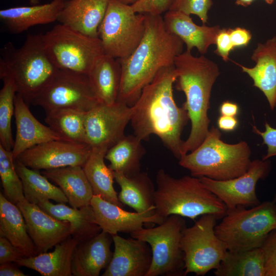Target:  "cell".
Returning <instances> with one entry per match:
<instances>
[{
  "instance_id": "681fc988",
  "label": "cell",
  "mask_w": 276,
  "mask_h": 276,
  "mask_svg": "<svg viewBox=\"0 0 276 276\" xmlns=\"http://www.w3.org/2000/svg\"><path fill=\"white\" fill-rule=\"evenodd\" d=\"M120 1L126 4L131 5L135 3L138 0H120Z\"/></svg>"
},
{
  "instance_id": "3957f363",
  "label": "cell",
  "mask_w": 276,
  "mask_h": 276,
  "mask_svg": "<svg viewBox=\"0 0 276 276\" xmlns=\"http://www.w3.org/2000/svg\"><path fill=\"white\" fill-rule=\"evenodd\" d=\"M174 65L177 73L175 87L186 96L182 105L191 123L190 134L182 146V156L198 147L209 132L211 91L220 72L215 62L203 55L195 57L188 50L175 58Z\"/></svg>"
},
{
  "instance_id": "f35d334b",
  "label": "cell",
  "mask_w": 276,
  "mask_h": 276,
  "mask_svg": "<svg viewBox=\"0 0 276 276\" xmlns=\"http://www.w3.org/2000/svg\"><path fill=\"white\" fill-rule=\"evenodd\" d=\"M174 0H138L131 5L133 10L137 13L161 15L169 11Z\"/></svg>"
},
{
  "instance_id": "6da1fadb",
  "label": "cell",
  "mask_w": 276,
  "mask_h": 276,
  "mask_svg": "<svg viewBox=\"0 0 276 276\" xmlns=\"http://www.w3.org/2000/svg\"><path fill=\"white\" fill-rule=\"evenodd\" d=\"M177 77L174 65L160 69L132 106L130 122L139 139L147 141L151 135H157L179 159L184 142L181 135L190 119L186 108L178 106L174 98L173 86Z\"/></svg>"
},
{
  "instance_id": "8992f818",
  "label": "cell",
  "mask_w": 276,
  "mask_h": 276,
  "mask_svg": "<svg viewBox=\"0 0 276 276\" xmlns=\"http://www.w3.org/2000/svg\"><path fill=\"white\" fill-rule=\"evenodd\" d=\"M220 129L213 126L203 142L179 159V165L191 175L226 180L240 176L250 168L251 149L245 141L228 144L221 139Z\"/></svg>"
},
{
  "instance_id": "b9f144b4",
  "label": "cell",
  "mask_w": 276,
  "mask_h": 276,
  "mask_svg": "<svg viewBox=\"0 0 276 276\" xmlns=\"http://www.w3.org/2000/svg\"><path fill=\"white\" fill-rule=\"evenodd\" d=\"M25 257L17 248L14 246L7 239L0 236V264L16 263Z\"/></svg>"
},
{
  "instance_id": "7402d4cb",
  "label": "cell",
  "mask_w": 276,
  "mask_h": 276,
  "mask_svg": "<svg viewBox=\"0 0 276 276\" xmlns=\"http://www.w3.org/2000/svg\"><path fill=\"white\" fill-rule=\"evenodd\" d=\"M109 0L66 1L57 20L75 31L99 38L98 29L105 16Z\"/></svg>"
},
{
  "instance_id": "d6986e66",
  "label": "cell",
  "mask_w": 276,
  "mask_h": 276,
  "mask_svg": "<svg viewBox=\"0 0 276 276\" xmlns=\"http://www.w3.org/2000/svg\"><path fill=\"white\" fill-rule=\"evenodd\" d=\"M251 59L256 64L248 67L237 63L252 80L253 86L266 97L271 110L276 107V36L258 43Z\"/></svg>"
},
{
  "instance_id": "e0dca14e",
  "label": "cell",
  "mask_w": 276,
  "mask_h": 276,
  "mask_svg": "<svg viewBox=\"0 0 276 276\" xmlns=\"http://www.w3.org/2000/svg\"><path fill=\"white\" fill-rule=\"evenodd\" d=\"M90 204L102 231L111 236L119 232L130 234L142 229L145 225L160 224L165 220L155 210L142 213L128 212L99 195H93Z\"/></svg>"
},
{
  "instance_id": "f6af8a7d",
  "label": "cell",
  "mask_w": 276,
  "mask_h": 276,
  "mask_svg": "<svg viewBox=\"0 0 276 276\" xmlns=\"http://www.w3.org/2000/svg\"><path fill=\"white\" fill-rule=\"evenodd\" d=\"M217 124L220 130L231 132L237 128L239 121L236 117L221 115L217 119Z\"/></svg>"
},
{
  "instance_id": "7a4b0ae2",
  "label": "cell",
  "mask_w": 276,
  "mask_h": 276,
  "mask_svg": "<svg viewBox=\"0 0 276 276\" xmlns=\"http://www.w3.org/2000/svg\"><path fill=\"white\" fill-rule=\"evenodd\" d=\"M145 15L142 40L129 56L118 59L121 66V80L117 101L130 106L158 71L173 65L175 58L183 52V42L166 29L161 15Z\"/></svg>"
},
{
  "instance_id": "f5cc1de1",
  "label": "cell",
  "mask_w": 276,
  "mask_h": 276,
  "mask_svg": "<svg viewBox=\"0 0 276 276\" xmlns=\"http://www.w3.org/2000/svg\"><path fill=\"white\" fill-rule=\"evenodd\" d=\"M274 202H276V195L275 196L274 199L273 200Z\"/></svg>"
},
{
  "instance_id": "e575fe53",
  "label": "cell",
  "mask_w": 276,
  "mask_h": 276,
  "mask_svg": "<svg viewBox=\"0 0 276 276\" xmlns=\"http://www.w3.org/2000/svg\"><path fill=\"white\" fill-rule=\"evenodd\" d=\"M86 113L72 109H56L46 111L44 121L60 140L86 144Z\"/></svg>"
},
{
  "instance_id": "8fae6325",
  "label": "cell",
  "mask_w": 276,
  "mask_h": 276,
  "mask_svg": "<svg viewBox=\"0 0 276 276\" xmlns=\"http://www.w3.org/2000/svg\"><path fill=\"white\" fill-rule=\"evenodd\" d=\"M218 219L213 215L201 216L193 226L186 227L181 240L184 254V275L194 273L204 275L216 269L228 251L226 244L215 234Z\"/></svg>"
},
{
  "instance_id": "7bdbcfd3",
  "label": "cell",
  "mask_w": 276,
  "mask_h": 276,
  "mask_svg": "<svg viewBox=\"0 0 276 276\" xmlns=\"http://www.w3.org/2000/svg\"><path fill=\"white\" fill-rule=\"evenodd\" d=\"M215 44L216 49L214 53L221 57L224 61H228L229 60L230 53L235 50L230 39L228 29H221L217 36Z\"/></svg>"
},
{
  "instance_id": "ac0fdd59",
  "label": "cell",
  "mask_w": 276,
  "mask_h": 276,
  "mask_svg": "<svg viewBox=\"0 0 276 276\" xmlns=\"http://www.w3.org/2000/svg\"><path fill=\"white\" fill-rule=\"evenodd\" d=\"M114 250L103 276H146L152 263V254L146 242L132 237L112 236Z\"/></svg>"
},
{
  "instance_id": "f907efd6",
  "label": "cell",
  "mask_w": 276,
  "mask_h": 276,
  "mask_svg": "<svg viewBox=\"0 0 276 276\" xmlns=\"http://www.w3.org/2000/svg\"><path fill=\"white\" fill-rule=\"evenodd\" d=\"M41 0H29L30 4L31 5H37Z\"/></svg>"
},
{
  "instance_id": "4316f807",
  "label": "cell",
  "mask_w": 276,
  "mask_h": 276,
  "mask_svg": "<svg viewBox=\"0 0 276 276\" xmlns=\"http://www.w3.org/2000/svg\"><path fill=\"white\" fill-rule=\"evenodd\" d=\"M37 205L53 217L69 222L72 227V236L80 243L92 238L102 231L96 222L90 204L75 208H70L65 203L54 204L50 200H45Z\"/></svg>"
},
{
  "instance_id": "2e32d148",
  "label": "cell",
  "mask_w": 276,
  "mask_h": 276,
  "mask_svg": "<svg viewBox=\"0 0 276 276\" xmlns=\"http://www.w3.org/2000/svg\"><path fill=\"white\" fill-rule=\"evenodd\" d=\"M24 217L28 234L38 255L47 252L72 236V227L67 221L57 219L43 211L38 205L26 199L17 204Z\"/></svg>"
},
{
  "instance_id": "74e56055",
  "label": "cell",
  "mask_w": 276,
  "mask_h": 276,
  "mask_svg": "<svg viewBox=\"0 0 276 276\" xmlns=\"http://www.w3.org/2000/svg\"><path fill=\"white\" fill-rule=\"evenodd\" d=\"M213 5L212 0H174L169 10L177 11L187 15H197L202 24L208 20V12Z\"/></svg>"
},
{
  "instance_id": "d6a6232c",
  "label": "cell",
  "mask_w": 276,
  "mask_h": 276,
  "mask_svg": "<svg viewBox=\"0 0 276 276\" xmlns=\"http://www.w3.org/2000/svg\"><path fill=\"white\" fill-rule=\"evenodd\" d=\"M142 140L134 134L125 135L107 150L105 159L113 172L131 176L141 172V160L146 153Z\"/></svg>"
},
{
  "instance_id": "816d5d0a",
  "label": "cell",
  "mask_w": 276,
  "mask_h": 276,
  "mask_svg": "<svg viewBox=\"0 0 276 276\" xmlns=\"http://www.w3.org/2000/svg\"><path fill=\"white\" fill-rule=\"evenodd\" d=\"M264 1L267 4L269 5H271L273 3L274 0H264Z\"/></svg>"
},
{
  "instance_id": "4dcf8cb0",
  "label": "cell",
  "mask_w": 276,
  "mask_h": 276,
  "mask_svg": "<svg viewBox=\"0 0 276 276\" xmlns=\"http://www.w3.org/2000/svg\"><path fill=\"white\" fill-rule=\"evenodd\" d=\"M87 75L100 103L117 102L121 80V66L118 59L105 54Z\"/></svg>"
},
{
  "instance_id": "bcb514c9",
  "label": "cell",
  "mask_w": 276,
  "mask_h": 276,
  "mask_svg": "<svg viewBox=\"0 0 276 276\" xmlns=\"http://www.w3.org/2000/svg\"><path fill=\"white\" fill-rule=\"evenodd\" d=\"M219 111L221 115L236 117L239 112V107L234 102L224 101L221 104Z\"/></svg>"
},
{
  "instance_id": "5b68a950",
  "label": "cell",
  "mask_w": 276,
  "mask_h": 276,
  "mask_svg": "<svg viewBox=\"0 0 276 276\" xmlns=\"http://www.w3.org/2000/svg\"><path fill=\"white\" fill-rule=\"evenodd\" d=\"M0 78H9L29 106L59 70L44 49L42 34H29L22 46L11 42L0 50Z\"/></svg>"
},
{
  "instance_id": "f546056e",
  "label": "cell",
  "mask_w": 276,
  "mask_h": 276,
  "mask_svg": "<svg viewBox=\"0 0 276 276\" xmlns=\"http://www.w3.org/2000/svg\"><path fill=\"white\" fill-rule=\"evenodd\" d=\"M108 150L105 147H93L82 168L94 195H99L104 200L123 208L124 205L120 201L113 187V171L104 162Z\"/></svg>"
},
{
  "instance_id": "5bb4252c",
  "label": "cell",
  "mask_w": 276,
  "mask_h": 276,
  "mask_svg": "<svg viewBox=\"0 0 276 276\" xmlns=\"http://www.w3.org/2000/svg\"><path fill=\"white\" fill-rule=\"evenodd\" d=\"M271 165L269 159H256L243 175L226 180H216L206 177L199 178L202 184L216 195L227 209L238 206L253 207L261 202L256 194V188L260 179L266 178Z\"/></svg>"
},
{
  "instance_id": "ee69618b",
  "label": "cell",
  "mask_w": 276,
  "mask_h": 276,
  "mask_svg": "<svg viewBox=\"0 0 276 276\" xmlns=\"http://www.w3.org/2000/svg\"><path fill=\"white\" fill-rule=\"evenodd\" d=\"M229 37L234 48L246 47L251 39L250 32L243 28H228Z\"/></svg>"
},
{
  "instance_id": "f1b7e54d",
  "label": "cell",
  "mask_w": 276,
  "mask_h": 276,
  "mask_svg": "<svg viewBox=\"0 0 276 276\" xmlns=\"http://www.w3.org/2000/svg\"><path fill=\"white\" fill-rule=\"evenodd\" d=\"M0 236L7 239L25 257L38 255L22 214L17 205L0 193Z\"/></svg>"
},
{
  "instance_id": "ba28073f",
  "label": "cell",
  "mask_w": 276,
  "mask_h": 276,
  "mask_svg": "<svg viewBox=\"0 0 276 276\" xmlns=\"http://www.w3.org/2000/svg\"><path fill=\"white\" fill-rule=\"evenodd\" d=\"M45 51L59 70L88 75L105 54L99 38H93L61 24L42 34Z\"/></svg>"
},
{
  "instance_id": "52a82bcc",
  "label": "cell",
  "mask_w": 276,
  "mask_h": 276,
  "mask_svg": "<svg viewBox=\"0 0 276 276\" xmlns=\"http://www.w3.org/2000/svg\"><path fill=\"white\" fill-rule=\"evenodd\" d=\"M275 228V202L265 201L249 209L242 206L227 209L215 232L228 250L238 251L261 248Z\"/></svg>"
},
{
  "instance_id": "836d02e7",
  "label": "cell",
  "mask_w": 276,
  "mask_h": 276,
  "mask_svg": "<svg viewBox=\"0 0 276 276\" xmlns=\"http://www.w3.org/2000/svg\"><path fill=\"white\" fill-rule=\"evenodd\" d=\"M214 274L216 276H265V258L262 248L228 250Z\"/></svg>"
},
{
  "instance_id": "4fadbf2b",
  "label": "cell",
  "mask_w": 276,
  "mask_h": 276,
  "mask_svg": "<svg viewBox=\"0 0 276 276\" xmlns=\"http://www.w3.org/2000/svg\"><path fill=\"white\" fill-rule=\"evenodd\" d=\"M133 111L132 106L121 102L99 103L86 113V143L91 148L109 149L125 136Z\"/></svg>"
},
{
  "instance_id": "7dc6e473",
  "label": "cell",
  "mask_w": 276,
  "mask_h": 276,
  "mask_svg": "<svg viewBox=\"0 0 276 276\" xmlns=\"http://www.w3.org/2000/svg\"><path fill=\"white\" fill-rule=\"evenodd\" d=\"M1 276H26L20 269L12 263H6L0 265Z\"/></svg>"
},
{
  "instance_id": "484cf974",
  "label": "cell",
  "mask_w": 276,
  "mask_h": 276,
  "mask_svg": "<svg viewBox=\"0 0 276 276\" xmlns=\"http://www.w3.org/2000/svg\"><path fill=\"white\" fill-rule=\"evenodd\" d=\"M42 174L59 186L72 207L80 208L90 204L94 194L82 166L45 170Z\"/></svg>"
},
{
  "instance_id": "277c9868",
  "label": "cell",
  "mask_w": 276,
  "mask_h": 276,
  "mask_svg": "<svg viewBox=\"0 0 276 276\" xmlns=\"http://www.w3.org/2000/svg\"><path fill=\"white\" fill-rule=\"evenodd\" d=\"M156 184L155 211L164 220L177 215L195 220L205 214L213 215L219 219L226 213L225 204L199 178L191 175L175 178L160 169L156 173Z\"/></svg>"
},
{
  "instance_id": "d590c367",
  "label": "cell",
  "mask_w": 276,
  "mask_h": 276,
  "mask_svg": "<svg viewBox=\"0 0 276 276\" xmlns=\"http://www.w3.org/2000/svg\"><path fill=\"white\" fill-rule=\"evenodd\" d=\"M3 86L0 90V145L7 150L12 151L13 140L11 121L14 114V100L17 94L14 82L9 78H3Z\"/></svg>"
},
{
  "instance_id": "db71d44e",
  "label": "cell",
  "mask_w": 276,
  "mask_h": 276,
  "mask_svg": "<svg viewBox=\"0 0 276 276\" xmlns=\"http://www.w3.org/2000/svg\"><path fill=\"white\" fill-rule=\"evenodd\" d=\"M64 1L66 2V1H70V0H64Z\"/></svg>"
},
{
  "instance_id": "603a6c76",
  "label": "cell",
  "mask_w": 276,
  "mask_h": 276,
  "mask_svg": "<svg viewBox=\"0 0 276 276\" xmlns=\"http://www.w3.org/2000/svg\"><path fill=\"white\" fill-rule=\"evenodd\" d=\"M163 18L166 29L186 44L187 50L191 51L196 48L202 55L207 52L210 45L215 44L221 29L219 26L197 25L190 15L177 11H167Z\"/></svg>"
},
{
  "instance_id": "60d3db41",
  "label": "cell",
  "mask_w": 276,
  "mask_h": 276,
  "mask_svg": "<svg viewBox=\"0 0 276 276\" xmlns=\"http://www.w3.org/2000/svg\"><path fill=\"white\" fill-rule=\"evenodd\" d=\"M264 126V131H261L255 125L252 127V131L262 138L263 144L267 147V153L262 158L266 160L276 156V128L272 127L266 121Z\"/></svg>"
},
{
  "instance_id": "9a60e30c",
  "label": "cell",
  "mask_w": 276,
  "mask_h": 276,
  "mask_svg": "<svg viewBox=\"0 0 276 276\" xmlns=\"http://www.w3.org/2000/svg\"><path fill=\"white\" fill-rule=\"evenodd\" d=\"M91 150L86 144L55 140L28 149L15 159L29 168L39 170L70 166L82 167Z\"/></svg>"
},
{
  "instance_id": "ab89813d",
  "label": "cell",
  "mask_w": 276,
  "mask_h": 276,
  "mask_svg": "<svg viewBox=\"0 0 276 276\" xmlns=\"http://www.w3.org/2000/svg\"><path fill=\"white\" fill-rule=\"evenodd\" d=\"M261 248L265 258V276H276V228L270 233Z\"/></svg>"
},
{
  "instance_id": "d4e9b609",
  "label": "cell",
  "mask_w": 276,
  "mask_h": 276,
  "mask_svg": "<svg viewBox=\"0 0 276 276\" xmlns=\"http://www.w3.org/2000/svg\"><path fill=\"white\" fill-rule=\"evenodd\" d=\"M80 243L72 236L55 246L54 250L24 257L16 263L39 272L43 276H72V264Z\"/></svg>"
},
{
  "instance_id": "8d00e7d4",
  "label": "cell",
  "mask_w": 276,
  "mask_h": 276,
  "mask_svg": "<svg viewBox=\"0 0 276 276\" xmlns=\"http://www.w3.org/2000/svg\"><path fill=\"white\" fill-rule=\"evenodd\" d=\"M0 177L4 195L10 202L17 205L25 199L22 181L15 165L12 151L0 145Z\"/></svg>"
},
{
  "instance_id": "83f0119b",
  "label": "cell",
  "mask_w": 276,
  "mask_h": 276,
  "mask_svg": "<svg viewBox=\"0 0 276 276\" xmlns=\"http://www.w3.org/2000/svg\"><path fill=\"white\" fill-rule=\"evenodd\" d=\"M113 173L114 180L121 188L118 198L121 203L139 213L155 210L156 188L147 172H140L131 176L122 172Z\"/></svg>"
},
{
  "instance_id": "cb8c5ba5",
  "label": "cell",
  "mask_w": 276,
  "mask_h": 276,
  "mask_svg": "<svg viewBox=\"0 0 276 276\" xmlns=\"http://www.w3.org/2000/svg\"><path fill=\"white\" fill-rule=\"evenodd\" d=\"M65 4L64 0H52L42 5L2 9L0 19L10 33L19 34L34 26L57 20Z\"/></svg>"
},
{
  "instance_id": "44dd1931",
  "label": "cell",
  "mask_w": 276,
  "mask_h": 276,
  "mask_svg": "<svg viewBox=\"0 0 276 276\" xmlns=\"http://www.w3.org/2000/svg\"><path fill=\"white\" fill-rule=\"evenodd\" d=\"M112 236L101 231L78 245L73 259L72 272L74 276H98L110 263L113 252L110 249Z\"/></svg>"
},
{
  "instance_id": "30bf717a",
  "label": "cell",
  "mask_w": 276,
  "mask_h": 276,
  "mask_svg": "<svg viewBox=\"0 0 276 276\" xmlns=\"http://www.w3.org/2000/svg\"><path fill=\"white\" fill-rule=\"evenodd\" d=\"M145 27V14L135 13L120 0H109L98 29L105 54L118 59L127 57L142 40Z\"/></svg>"
},
{
  "instance_id": "ffe728a7",
  "label": "cell",
  "mask_w": 276,
  "mask_h": 276,
  "mask_svg": "<svg viewBox=\"0 0 276 276\" xmlns=\"http://www.w3.org/2000/svg\"><path fill=\"white\" fill-rule=\"evenodd\" d=\"M14 106L16 132L12 150L14 159L21 153L36 145L51 140H60L49 126L37 120L30 111L29 106L18 94L15 97Z\"/></svg>"
},
{
  "instance_id": "c3c4849f",
  "label": "cell",
  "mask_w": 276,
  "mask_h": 276,
  "mask_svg": "<svg viewBox=\"0 0 276 276\" xmlns=\"http://www.w3.org/2000/svg\"><path fill=\"white\" fill-rule=\"evenodd\" d=\"M255 0H236V5L243 7H247L250 6Z\"/></svg>"
},
{
  "instance_id": "7c38bea8",
  "label": "cell",
  "mask_w": 276,
  "mask_h": 276,
  "mask_svg": "<svg viewBox=\"0 0 276 276\" xmlns=\"http://www.w3.org/2000/svg\"><path fill=\"white\" fill-rule=\"evenodd\" d=\"M99 103L87 75L59 69L32 102L45 112L68 108L87 112Z\"/></svg>"
},
{
  "instance_id": "9c48e42d",
  "label": "cell",
  "mask_w": 276,
  "mask_h": 276,
  "mask_svg": "<svg viewBox=\"0 0 276 276\" xmlns=\"http://www.w3.org/2000/svg\"><path fill=\"white\" fill-rule=\"evenodd\" d=\"M186 227L185 219L171 215L158 226L143 228L130 234L131 237L147 242L152 260L146 276L184 275V254L181 240Z\"/></svg>"
},
{
  "instance_id": "1f68e13d",
  "label": "cell",
  "mask_w": 276,
  "mask_h": 276,
  "mask_svg": "<svg viewBox=\"0 0 276 276\" xmlns=\"http://www.w3.org/2000/svg\"><path fill=\"white\" fill-rule=\"evenodd\" d=\"M17 172L22 181L25 199L30 203L52 200L58 203H66L68 200L59 187L51 183L39 170L29 168L15 159Z\"/></svg>"
}]
</instances>
